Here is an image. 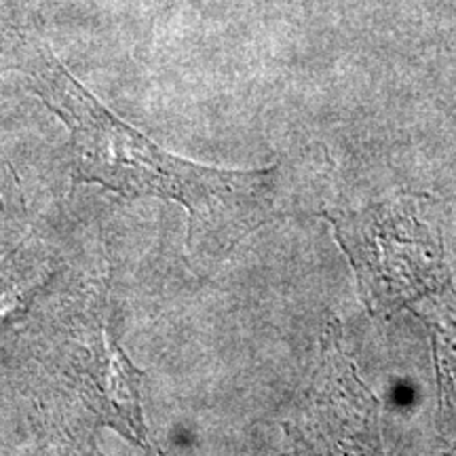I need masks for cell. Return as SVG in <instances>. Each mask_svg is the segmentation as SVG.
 I'll use <instances>...</instances> for the list:
<instances>
[{
  "label": "cell",
  "instance_id": "1",
  "mask_svg": "<svg viewBox=\"0 0 456 456\" xmlns=\"http://www.w3.org/2000/svg\"><path fill=\"white\" fill-rule=\"evenodd\" d=\"M34 91L70 131L72 178L125 197H157L188 212L192 254H222L254 232L271 208V171H228L171 155L91 95L60 61L41 55Z\"/></svg>",
  "mask_w": 456,
  "mask_h": 456
},
{
  "label": "cell",
  "instance_id": "2",
  "mask_svg": "<svg viewBox=\"0 0 456 456\" xmlns=\"http://www.w3.org/2000/svg\"><path fill=\"white\" fill-rule=\"evenodd\" d=\"M334 228L370 309L410 311L429 330L442 403L456 410V288L440 239L402 208L346 216Z\"/></svg>",
  "mask_w": 456,
  "mask_h": 456
}]
</instances>
